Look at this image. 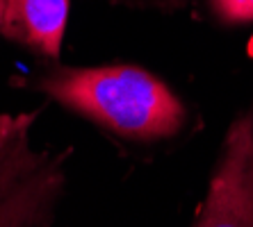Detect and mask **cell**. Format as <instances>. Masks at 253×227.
Masks as SVG:
<instances>
[{
  "mask_svg": "<svg viewBox=\"0 0 253 227\" xmlns=\"http://www.w3.org/2000/svg\"><path fill=\"white\" fill-rule=\"evenodd\" d=\"M37 89L66 109L132 141L176 136L187 111L162 80L130 64L55 68Z\"/></svg>",
  "mask_w": 253,
  "mask_h": 227,
  "instance_id": "obj_1",
  "label": "cell"
},
{
  "mask_svg": "<svg viewBox=\"0 0 253 227\" xmlns=\"http://www.w3.org/2000/svg\"><path fill=\"white\" fill-rule=\"evenodd\" d=\"M37 111L0 114V227H53L69 189V148L32 141Z\"/></svg>",
  "mask_w": 253,
  "mask_h": 227,
  "instance_id": "obj_2",
  "label": "cell"
},
{
  "mask_svg": "<svg viewBox=\"0 0 253 227\" xmlns=\"http://www.w3.org/2000/svg\"><path fill=\"white\" fill-rule=\"evenodd\" d=\"M194 227H253V107L230 123Z\"/></svg>",
  "mask_w": 253,
  "mask_h": 227,
  "instance_id": "obj_3",
  "label": "cell"
},
{
  "mask_svg": "<svg viewBox=\"0 0 253 227\" xmlns=\"http://www.w3.org/2000/svg\"><path fill=\"white\" fill-rule=\"evenodd\" d=\"M71 0H5L0 34L46 59H59Z\"/></svg>",
  "mask_w": 253,
  "mask_h": 227,
  "instance_id": "obj_4",
  "label": "cell"
},
{
  "mask_svg": "<svg viewBox=\"0 0 253 227\" xmlns=\"http://www.w3.org/2000/svg\"><path fill=\"white\" fill-rule=\"evenodd\" d=\"M212 9L224 23H251L253 0H210Z\"/></svg>",
  "mask_w": 253,
  "mask_h": 227,
  "instance_id": "obj_5",
  "label": "cell"
},
{
  "mask_svg": "<svg viewBox=\"0 0 253 227\" xmlns=\"http://www.w3.org/2000/svg\"><path fill=\"white\" fill-rule=\"evenodd\" d=\"M2 12H5V0H0V25H2Z\"/></svg>",
  "mask_w": 253,
  "mask_h": 227,
  "instance_id": "obj_6",
  "label": "cell"
}]
</instances>
